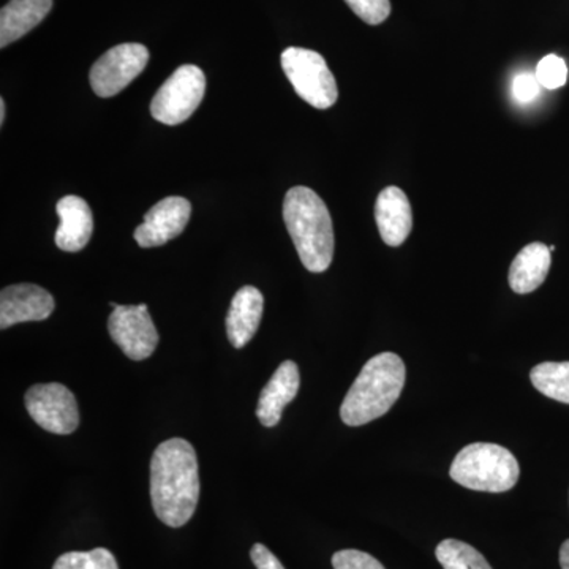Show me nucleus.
Wrapping results in <instances>:
<instances>
[{
    "label": "nucleus",
    "instance_id": "obj_1",
    "mask_svg": "<svg viewBox=\"0 0 569 569\" xmlns=\"http://www.w3.org/2000/svg\"><path fill=\"white\" fill-rule=\"evenodd\" d=\"M151 500L153 512L164 526H186L200 500V473L197 452L183 438L163 441L151 459Z\"/></svg>",
    "mask_w": 569,
    "mask_h": 569
},
{
    "label": "nucleus",
    "instance_id": "obj_2",
    "mask_svg": "<svg viewBox=\"0 0 569 569\" xmlns=\"http://www.w3.org/2000/svg\"><path fill=\"white\" fill-rule=\"evenodd\" d=\"M283 220L307 271H328L336 241L325 201L309 187H293L284 194Z\"/></svg>",
    "mask_w": 569,
    "mask_h": 569
},
{
    "label": "nucleus",
    "instance_id": "obj_3",
    "mask_svg": "<svg viewBox=\"0 0 569 569\" xmlns=\"http://www.w3.org/2000/svg\"><path fill=\"white\" fill-rule=\"evenodd\" d=\"M406 362L396 353H380L366 362L348 389L340 418L347 426L369 425L385 417L406 387Z\"/></svg>",
    "mask_w": 569,
    "mask_h": 569
},
{
    "label": "nucleus",
    "instance_id": "obj_4",
    "mask_svg": "<svg viewBox=\"0 0 569 569\" xmlns=\"http://www.w3.org/2000/svg\"><path fill=\"white\" fill-rule=\"evenodd\" d=\"M518 459L509 449L493 443H471L456 456L449 477L478 492H508L518 485Z\"/></svg>",
    "mask_w": 569,
    "mask_h": 569
},
{
    "label": "nucleus",
    "instance_id": "obj_5",
    "mask_svg": "<svg viewBox=\"0 0 569 569\" xmlns=\"http://www.w3.org/2000/svg\"><path fill=\"white\" fill-rule=\"evenodd\" d=\"M282 69L296 93L317 110H328L339 99L335 74L320 52L306 48H287Z\"/></svg>",
    "mask_w": 569,
    "mask_h": 569
},
{
    "label": "nucleus",
    "instance_id": "obj_6",
    "mask_svg": "<svg viewBox=\"0 0 569 569\" xmlns=\"http://www.w3.org/2000/svg\"><path fill=\"white\" fill-rule=\"evenodd\" d=\"M206 91L203 70L197 66H182L163 82L151 102V114L164 126L186 122L200 107Z\"/></svg>",
    "mask_w": 569,
    "mask_h": 569
},
{
    "label": "nucleus",
    "instance_id": "obj_7",
    "mask_svg": "<svg viewBox=\"0 0 569 569\" xmlns=\"http://www.w3.org/2000/svg\"><path fill=\"white\" fill-rule=\"evenodd\" d=\"M24 403L33 421L47 432L69 436L80 426L77 399L61 383H43L29 388Z\"/></svg>",
    "mask_w": 569,
    "mask_h": 569
},
{
    "label": "nucleus",
    "instance_id": "obj_8",
    "mask_svg": "<svg viewBox=\"0 0 569 569\" xmlns=\"http://www.w3.org/2000/svg\"><path fill=\"white\" fill-rule=\"evenodd\" d=\"M148 62L149 51L144 44L122 43L111 48L92 66V91L102 99L114 97L141 74Z\"/></svg>",
    "mask_w": 569,
    "mask_h": 569
},
{
    "label": "nucleus",
    "instance_id": "obj_9",
    "mask_svg": "<svg viewBox=\"0 0 569 569\" xmlns=\"http://www.w3.org/2000/svg\"><path fill=\"white\" fill-rule=\"evenodd\" d=\"M108 332L116 346L133 361L151 358L159 346V332L148 306H118L108 318Z\"/></svg>",
    "mask_w": 569,
    "mask_h": 569
},
{
    "label": "nucleus",
    "instance_id": "obj_10",
    "mask_svg": "<svg viewBox=\"0 0 569 569\" xmlns=\"http://www.w3.org/2000/svg\"><path fill=\"white\" fill-rule=\"evenodd\" d=\"M192 204L182 197L163 198L144 213V222L134 231V241L142 249L160 247L186 230Z\"/></svg>",
    "mask_w": 569,
    "mask_h": 569
},
{
    "label": "nucleus",
    "instance_id": "obj_11",
    "mask_svg": "<svg viewBox=\"0 0 569 569\" xmlns=\"http://www.w3.org/2000/svg\"><path fill=\"white\" fill-rule=\"evenodd\" d=\"M54 298L50 291L33 283H18L3 288L0 293V329L47 320L54 312Z\"/></svg>",
    "mask_w": 569,
    "mask_h": 569
},
{
    "label": "nucleus",
    "instance_id": "obj_12",
    "mask_svg": "<svg viewBox=\"0 0 569 569\" xmlns=\"http://www.w3.org/2000/svg\"><path fill=\"white\" fill-rule=\"evenodd\" d=\"M376 220L385 244L402 246L413 228V212L406 192L395 186L381 190L377 198Z\"/></svg>",
    "mask_w": 569,
    "mask_h": 569
},
{
    "label": "nucleus",
    "instance_id": "obj_13",
    "mask_svg": "<svg viewBox=\"0 0 569 569\" xmlns=\"http://www.w3.org/2000/svg\"><path fill=\"white\" fill-rule=\"evenodd\" d=\"M301 387L299 367L293 361H284L277 367L274 376L261 391L257 417L264 427H276L282 419L283 408L298 396Z\"/></svg>",
    "mask_w": 569,
    "mask_h": 569
},
{
    "label": "nucleus",
    "instance_id": "obj_14",
    "mask_svg": "<svg viewBox=\"0 0 569 569\" xmlns=\"http://www.w3.org/2000/svg\"><path fill=\"white\" fill-rule=\"evenodd\" d=\"M59 223L56 231V246L63 252H80L91 241L93 231V217L91 208L80 197L69 194L58 201L56 206Z\"/></svg>",
    "mask_w": 569,
    "mask_h": 569
},
{
    "label": "nucleus",
    "instance_id": "obj_15",
    "mask_svg": "<svg viewBox=\"0 0 569 569\" xmlns=\"http://www.w3.org/2000/svg\"><path fill=\"white\" fill-rule=\"evenodd\" d=\"M264 298L258 288L242 287L234 295L231 301L230 310H228L227 336L231 346L234 348H244L253 336L257 335L258 326L263 317Z\"/></svg>",
    "mask_w": 569,
    "mask_h": 569
},
{
    "label": "nucleus",
    "instance_id": "obj_16",
    "mask_svg": "<svg viewBox=\"0 0 569 569\" xmlns=\"http://www.w3.org/2000/svg\"><path fill=\"white\" fill-rule=\"evenodd\" d=\"M542 242H531L523 247L509 268V287L515 293L529 295L545 283L549 274L552 254Z\"/></svg>",
    "mask_w": 569,
    "mask_h": 569
},
{
    "label": "nucleus",
    "instance_id": "obj_17",
    "mask_svg": "<svg viewBox=\"0 0 569 569\" xmlns=\"http://www.w3.org/2000/svg\"><path fill=\"white\" fill-rule=\"evenodd\" d=\"M52 0H10L0 11V48L22 39L48 17Z\"/></svg>",
    "mask_w": 569,
    "mask_h": 569
},
{
    "label": "nucleus",
    "instance_id": "obj_18",
    "mask_svg": "<svg viewBox=\"0 0 569 569\" xmlns=\"http://www.w3.org/2000/svg\"><path fill=\"white\" fill-rule=\"evenodd\" d=\"M530 380L542 396L569 406V361L541 362L531 369Z\"/></svg>",
    "mask_w": 569,
    "mask_h": 569
},
{
    "label": "nucleus",
    "instance_id": "obj_19",
    "mask_svg": "<svg viewBox=\"0 0 569 569\" xmlns=\"http://www.w3.org/2000/svg\"><path fill=\"white\" fill-rule=\"evenodd\" d=\"M436 556L443 569H492L479 550L459 539H443Z\"/></svg>",
    "mask_w": 569,
    "mask_h": 569
},
{
    "label": "nucleus",
    "instance_id": "obj_20",
    "mask_svg": "<svg viewBox=\"0 0 569 569\" xmlns=\"http://www.w3.org/2000/svg\"><path fill=\"white\" fill-rule=\"evenodd\" d=\"M52 569H119L110 550L97 548L89 552H67L56 560Z\"/></svg>",
    "mask_w": 569,
    "mask_h": 569
},
{
    "label": "nucleus",
    "instance_id": "obj_21",
    "mask_svg": "<svg viewBox=\"0 0 569 569\" xmlns=\"http://www.w3.org/2000/svg\"><path fill=\"white\" fill-rule=\"evenodd\" d=\"M539 84L546 89L563 88L568 81V67L563 59L556 54L546 56L537 67Z\"/></svg>",
    "mask_w": 569,
    "mask_h": 569
},
{
    "label": "nucleus",
    "instance_id": "obj_22",
    "mask_svg": "<svg viewBox=\"0 0 569 569\" xmlns=\"http://www.w3.org/2000/svg\"><path fill=\"white\" fill-rule=\"evenodd\" d=\"M346 2L355 11L356 17L370 26L381 24L391 14L389 0H346Z\"/></svg>",
    "mask_w": 569,
    "mask_h": 569
},
{
    "label": "nucleus",
    "instance_id": "obj_23",
    "mask_svg": "<svg viewBox=\"0 0 569 569\" xmlns=\"http://www.w3.org/2000/svg\"><path fill=\"white\" fill-rule=\"evenodd\" d=\"M335 569H387L383 565L362 550L346 549L339 550L332 556Z\"/></svg>",
    "mask_w": 569,
    "mask_h": 569
},
{
    "label": "nucleus",
    "instance_id": "obj_24",
    "mask_svg": "<svg viewBox=\"0 0 569 569\" xmlns=\"http://www.w3.org/2000/svg\"><path fill=\"white\" fill-rule=\"evenodd\" d=\"M542 86L539 84L537 74L519 73L512 80V96L519 103L526 104L533 102L541 92Z\"/></svg>",
    "mask_w": 569,
    "mask_h": 569
},
{
    "label": "nucleus",
    "instance_id": "obj_25",
    "mask_svg": "<svg viewBox=\"0 0 569 569\" xmlns=\"http://www.w3.org/2000/svg\"><path fill=\"white\" fill-rule=\"evenodd\" d=\"M250 559H252L257 569H284L280 560L264 545H254L250 550Z\"/></svg>",
    "mask_w": 569,
    "mask_h": 569
},
{
    "label": "nucleus",
    "instance_id": "obj_26",
    "mask_svg": "<svg viewBox=\"0 0 569 569\" xmlns=\"http://www.w3.org/2000/svg\"><path fill=\"white\" fill-rule=\"evenodd\" d=\"M560 567L561 569H569V539L560 548Z\"/></svg>",
    "mask_w": 569,
    "mask_h": 569
},
{
    "label": "nucleus",
    "instance_id": "obj_27",
    "mask_svg": "<svg viewBox=\"0 0 569 569\" xmlns=\"http://www.w3.org/2000/svg\"><path fill=\"white\" fill-rule=\"evenodd\" d=\"M6 114H7L6 100L0 99V123H2V126H3V122H6Z\"/></svg>",
    "mask_w": 569,
    "mask_h": 569
}]
</instances>
